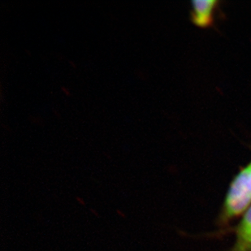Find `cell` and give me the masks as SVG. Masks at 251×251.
<instances>
[{"mask_svg":"<svg viewBox=\"0 0 251 251\" xmlns=\"http://www.w3.org/2000/svg\"><path fill=\"white\" fill-rule=\"evenodd\" d=\"M228 251H251V206L235 229V242Z\"/></svg>","mask_w":251,"mask_h":251,"instance_id":"1","label":"cell"},{"mask_svg":"<svg viewBox=\"0 0 251 251\" xmlns=\"http://www.w3.org/2000/svg\"><path fill=\"white\" fill-rule=\"evenodd\" d=\"M216 0H196L193 1V20L199 26H207L211 24Z\"/></svg>","mask_w":251,"mask_h":251,"instance_id":"2","label":"cell"},{"mask_svg":"<svg viewBox=\"0 0 251 251\" xmlns=\"http://www.w3.org/2000/svg\"><path fill=\"white\" fill-rule=\"evenodd\" d=\"M238 175H239V177L241 178V180L247 188V190L249 191L251 195V163L244 169H242L238 173Z\"/></svg>","mask_w":251,"mask_h":251,"instance_id":"3","label":"cell"}]
</instances>
